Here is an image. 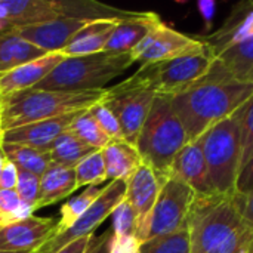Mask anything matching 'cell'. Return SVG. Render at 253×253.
<instances>
[{"mask_svg":"<svg viewBox=\"0 0 253 253\" xmlns=\"http://www.w3.org/2000/svg\"><path fill=\"white\" fill-rule=\"evenodd\" d=\"M126 197V181H110L90 209L80 216L68 230L50 237L36 253H55L74 240L93 236L95 230L113 215L114 209Z\"/></svg>","mask_w":253,"mask_h":253,"instance_id":"obj_10","label":"cell"},{"mask_svg":"<svg viewBox=\"0 0 253 253\" xmlns=\"http://www.w3.org/2000/svg\"><path fill=\"white\" fill-rule=\"evenodd\" d=\"M211 74L253 84V37L219 52Z\"/></svg>","mask_w":253,"mask_h":253,"instance_id":"obj_21","label":"cell"},{"mask_svg":"<svg viewBox=\"0 0 253 253\" xmlns=\"http://www.w3.org/2000/svg\"><path fill=\"white\" fill-rule=\"evenodd\" d=\"M169 178V176H168ZM168 178L156 173L148 165L142 163L138 170L126 181V197L136 219V239L142 243L148 236V222L157 202L162 185Z\"/></svg>","mask_w":253,"mask_h":253,"instance_id":"obj_12","label":"cell"},{"mask_svg":"<svg viewBox=\"0 0 253 253\" xmlns=\"http://www.w3.org/2000/svg\"><path fill=\"white\" fill-rule=\"evenodd\" d=\"M0 253H24V252H0ZM30 253H36V252H30Z\"/></svg>","mask_w":253,"mask_h":253,"instance_id":"obj_47","label":"cell"},{"mask_svg":"<svg viewBox=\"0 0 253 253\" xmlns=\"http://www.w3.org/2000/svg\"><path fill=\"white\" fill-rule=\"evenodd\" d=\"M252 253H253V248H252Z\"/></svg>","mask_w":253,"mask_h":253,"instance_id":"obj_48","label":"cell"},{"mask_svg":"<svg viewBox=\"0 0 253 253\" xmlns=\"http://www.w3.org/2000/svg\"><path fill=\"white\" fill-rule=\"evenodd\" d=\"M1 136H3V129H1V114H0V144H1Z\"/></svg>","mask_w":253,"mask_h":253,"instance_id":"obj_45","label":"cell"},{"mask_svg":"<svg viewBox=\"0 0 253 253\" xmlns=\"http://www.w3.org/2000/svg\"><path fill=\"white\" fill-rule=\"evenodd\" d=\"M77 190L74 169L52 163L40 176V196L37 209L55 205Z\"/></svg>","mask_w":253,"mask_h":253,"instance_id":"obj_23","label":"cell"},{"mask_svg":"<svg viewBox=\"0 0 253 253\" xmlns=\"http://www.w3.org/2000/svg\"><path fill=\"white\" fill-rule=\"evenodd\" d=\"M1 147L7 160L12 162L18 168V170H25L37 176H42L52 165L47 151H42L27 145L4 144V142H1Z\"/></svg>","mask_w":253,"mask_h":253,"instance_id":"obj_27","label":"cell"},{"mask_svg":"<svg viewBox=\"0 0 253 253\" xmlns=\"http://www.w3.org/2000/svg\"><path fill=\"white\" fill-rule=\"evenodd\" d=\"M6 162H7V157H6V154H4V151H3V147H1V144H0V175H1V172H3V168H4Z\"/></svg>","mask_w":253,"mask_h":253,"instance_id":"obj_44","label":"cell"},{"mask_svg":"<svg viewBox=\"0 0 253 253\" xmlns=\"http://www.w3.org/2000/svg\"><path fill=\"white\" fill-rule=\"evenodd\" d=\"M154 98L156 95L151 90L132 84L127 79L113 87H107L102 102L117 117L127 144L136 147Z\"/></svg>","mask_w":253,"mask_h":253,"instance_id":"obj_9","label":"cell"},{"mask_svg":"<svg viewBox=\"0 0 253 253\" xmlns=\"http://www.w3.org/2000/svg\"><path fill=\"white\" fill-rule=\"evenodd\" d=\"M105 95L107 87L79 92L28 89L0 96L1 129L4 132L30 123L86 111L102 101Z\"/></svg>","mask_w":253,"mask_h":253,"instance_id":"obj_3","label":"cell"},{"mask_svg":"<svg viewBox=\"0 0 253 253\" xmlns=\"http://www.w3.org/2000/svg\"><path fill=\"white\" fill-rule=\"evenodd\" d=\"M123 19V18H122ZM120 19H93L86 27H83L71 42L59 52L64 58L68 56H86L101 53Z\"/></svg>","mask_w":253,"mask_h":253,"instance_id":"obj_22","label":"cell"},{"mask_svg":"<svg viewBox=\"0 0 253 253\" xmlns=\"http://www.w3.org/2000/svg\"><path fill=\"white\" fill-rule=\"evenodd\" d=\"M95 151L96 150L86 145L76 135L67 130L55 139V142L52 144L47 153H49L52 163L74 169L84 157H87L89 154Z\"/></svg>","mask_w":253,"mask_h":253,"instance_id":"obj_26","label":"cell"},{"mask_svg":"<svg viewBox=\"0 0 253 253\" xmlns=\"http://www.w3.org/2000/svg\"><path fill=\"white\" fill-rule=\"evenodd\" d=\"M15 191L24 205L33 208L34 212L37 211L40 196V176L25 170H18V182Z\"/></svg>","mask_w":253,"mask_h":253,"instance_id":"obj_34","label":"cell"},{"mask_svg":"<svg viewBox=\"0 0 253 253\" xmlns=\"http://www.w3.org/2000/svg\"><path fill=\"white\" fill-rule=\"evenodd\" d=\"M248 253H251V252H248Z\"/></svg>","mask_w":253,"mask_h":253,"instance_id":"obj_49","label":"cell"},{"mask_svg":"<svg viewBox=\"0 0 253 253\" xmlns=\"http://www.w3.org/2000/svg\"><path fill=\"white\" fill-rule=\"evenodd\" d=\"M205 46L203 40L179 33L160 21L130 53L135 62L150 65L200 50Z\"/></svg>","mask_w":253,"mask_h":253,"instance_id":"obj_11","label":"cell"},{"mask_svg":"<svg viewBox=\"0 0 253 253\" xmlns=\"http://www.w3.org/2000/svg\"><path fill=\"white\" fill-rule=\"evenodd\" d=\"M104 187L99 188V187H87L86 190H83L80 194L68 199L62 206H61V215H59V219L56 221V231L53 236L56 234H61L64 233L65 230H68L80 216H83L89 209L90 206L95 203V200L101 196ZM52 236V237H53Z\"/></svg>","mask_w":253,"mask_h":253,"instance_id":"obj_28","label":"cell"},{"mask_svg":"<svg viewBox=\"0 0 253 253\" xmlns=\"http://www.w3.org/2000/svg\"><path fill=\"white\" fill-rule=\"evenodd\" d=\"M67 16L65 1L55 0H0V21L4 30L34 25Z\"/></svg>","mask_w":253,"mask_h":253,"instance_id":"obj_15","label":"cell"},{"mask_svg":"<svg viewBox=\"0 0 253 253\" xmlns=\"http://www.w3.org/2000/svg\"><path fill=\"white\" fill-rule=\"evenodd\" d=\"M169 176H173L188 187H191L199 196L212 194L209 179H208V166L203 154L202 139L188 142L175 157L170 166Z\"/></svg>","mask_w":253,"mask_h":253,"instance_id":"obj_17","label":"cell"},{"mask_svg":"<svg viewBox=\"0 0 253 253\" xmlns=\"http://www.w3.org/2000/svg\"><path fill=\"white\" fill-rule=\"evenodd\" d=\"M80 113L82 111L4 130L1 136V142L27 145L42 151H49L55 139L70 129L71 123Z\"/></svg>","mask_w":253,"mask_h":253,"instance_id":"obj_16","label":"cell"},{"mask_svg":"<svg viewBox=\"0 0 253 253\" xmlns=\"http://www.w3.org/2000/svg\"><path fill=\"white\" fill-rule=\"evenodd\" d=\"M215 53L206 44L203 49L157 64L141 65L127 80L151 90L156 96L173 98L203 82L215 65Z\"/></svg>","mask_w":253,"mask_h":253,"instance_id":"obj_7","label":"cell"},{"mask_svg":"<svg viewBox=\"0 0 253 253\" xmlns=\"http://www.w3.org/2000/svg\"><path fill=\"white\" fill-rule=\"evenodd\" d=\"M242 108L200 138L211 191L216 196H233L236 193L242 168Z\"/></svg>","mask_w":253,"mask_h":253,"instance_id":"obj_6","label":"cell"},{"mask_svg":"<svg viewBox=\"0 0 253 253\" xmlns=\"http://www.w3.org/2000/svg\"><path fill=\"white\" fill-rule=\"evenodd\" d=\"M191 253H252L253 228L233 196H199L188 221Z\"/></svg>","mask_w":253,"mask_h":253,"instance_id":"obj_2","label":"cell"},{"mask_svg":"<svg viewBox=\"0 0 253 253\" xmlns=\"http://www.w3.org/2000/svg\"><path fill=\"white\" fill-rule=\"evenodd\" d=\"M197 193L182 181L169 176L159 193L148 222V239L162 237L188 228Z\"/></svg>","mask_w":253,"mask_h":253,"instance_id":"obj_8","label":"cell"},{"mask_svg":"<svg viewBox=\"0 0 253 253\" xmlns=\"http://www.w3.org/2000/svg\"><path fill=\"white\" fill-rule=\"evenodd\" d=\"M64 59L59 52L46 53L44 56L22 64L10 71L0 74V96L22 92L36 87L50 71Z\"/></svg>","mask_w":253,"mask_h":253,"instance_id":"obj_19","label":"cell"},{"mask_svg":"<svg viewBox=\"0 0 253 253\" xmlns=\"http://www.w3.org/2000/svg\"><path fill=\"white\" fill-rule=\"evenodd\" d=\"M113 224L111 231L114 236H135L136 233V219L132 208L126 200H123L111 215Z\"/></svg>","mask_w":253,"mask_h":253,"instance_id":"obj_35","label":"cell"},{"mask_svg":"<svg viewBox=\"0 0 253 253\" xmlns=\"http://www.w3.org/2000/svg\"><path fill=\"white\" fill-rule=\"evenodd\" d=\"M141 242L136 236H114L111 237L110 253H139Z\"/></svg>","mask_w":253,"mask_h":253,"instance_id":"obj_37","label":"cell"},{"mask_svg":"<svg viewBox=\"0 0 253 253\" xmlns=\"http://www.w3.org/2000/svg\"><path fill=\"white\" fill-rule=\"evenodd\" d=\"M56 231V219L31 215L0 228V252H37Z\"/></svg>","mask_w":253,"mask_h":253,"instance_id":"obj_14","label":"cell"},{"mask_svg":"<svg viewBox=\"0 0 253 253\" xmlns=\"http://www.w3.org/2000/svg\"><path fill=\"white\" fill-rule=\"evenodd\" d=\"M4 31H6V30H4V25H3V22L0 21V34H1V33H4Z\"/></svg>","mask_w":253,"mask_h":253,"instance_id":"obj_46","label":"cell"},{"mask_svg":"<svg viewBox=\"0 0 253 253\" xmlns=\"http://www.w3.org/2000/svg\"><path fill=\"white\" fill-rule=\"evenodd\" d=\"M233 202H234L236 209L242 215V218L248 222L249 227L253 228V191L246 193V194L234 193Z\"/></svg>","mask_w":253,"mask_h":253,"instance_id":"obj_38","label":"cell"},{"mask_svg":"<svg viewBox=\"0 0 253 253\" xmlns=\"http://www.w3.org/2000/svg\"><path fill=\"white\" fill-rule=\"evenodd\" d=\"M76 182L77 190L82 187H98L99 184L107 181V170L105 163L101 151H95L84 157L76 168Z\"/></svg>","mask_w":253,"mask_h":253,"instance_id":"obj_30","label":"cell"},{"mask_svg":"<svg viewBox=\"0 0 253 253\" xmlns=\"http://www.w3.org/2000/svg\"><path fill=\"white\" fill-rule=\"evenodd\" d=\"M197 7H199V12H200V15L203 16V19L206 22V27H211V24L213 21V16H215L216 3L213 0H202V1L197 3Z\"/></svg>","mask_w":253,"mask_h":253,"instance_id":"obj_42","label":"cell"},{"mask_svg":"<svg viewBox=\"0 0 253 253\" xmlns=\"http://www.w3.org/2000/svg\"><path fill=\"white\" fill-rule=\"evenodd\" d=\"M188 144L185 129L169 96H156L139 133L136 150L142 162L163 178L169 176L172 162Z\"/></svg>","mask_w":253,"mask_h":253,"instance_id":"obj_4","label":"cell"},{"mask_svg":"<svg viewBox=\"0 0 253 253\" xmlns=\"http://www.w3.org/2000/svg\"><path fill=\"white\" fill-rule=\"evenodd\" d=\"M34 213V209L24 205L15 190H0V228L22 221Z\"/></svg>","mask_w":253,"mask_h":253,"instance_id":"obj_32","label":"cell"},{"mask_svg":"<svg viewBox=\"0 0 253 253\" xmlns=\"http://www.w3.org/2000/svg\"><path fill=\"white\" fill-rule=\"evenodd\" d=\"M135 61L132 53H95L64 58L36 87L40 90H99L123 74Z\"/></svg>","mask_w":253,"mask_h":253,"instance_id":"obj_5","label":"cell"},{"mask_svg":"<svg viewBox=\"0 0 253 253\" xmlns=\"http://www.w3.org/2000/svg\"><path fill=\"white\" fill-rule=\"evenodd\" d=\"M113 231L111 228L104 231L101 236H92L90 243L84 253H110V243H111Z\"/></svg>","mask_w":253,"mask_h":253,"instance_id":"obj_40","label":"cell"},{"mask_svg":"<svg viewBox=\"0 0 253 253\" xmlns=\"http://www.w3.org/2000/svg\"><path fill=\"white\" fill-rule=\"evenodd\" d=\"M253 96V84L209 74L191 89L170 98L188 142L233 116Z\"/></svg>","mask_w":253,"mask_h":253,"instance_id":"obj_1","label":"cell"},{"mask_svg":"<svg viewBox=\"0 0 253 253\" xmlns=\"http://www.w3.org/2000/svg\"><path fill=\"white\" fill-rule=\"evenodd\" d=\"M90 21L93 19L61 16L34 25L16 27L9 31L21 37L22 40L31 43L33 46L44 50L46 53H55L61 52L71 42V39Z\"/></svg>","mask_w":253,"mask_h":253,"instance_id":"obj_13","label":"cell"},{"mask_svg":"<svg viewBox=\"0 0 253 253\" xmlns=\"http://www.w3.org/2000/svg\"><path fill=\"white\" fill-rule=\"evenodd\" d=\"M46 52L22 40L21 37L4 31L0 34V74L10 71L22 64L44 56Z\"/></svg>","mask_w":253,"mask_h":253,"instance_id":"obj_25","label":"cell"},{"mask_svg":"<svg viewBox=\"0 0 253 253\" xmlns=\"http://www.w3.org/2000/svg\"><path fill=\"white\" fill-rule=\"evenodd\" d=\"M253 37V3H242L233 10L224 25L203 42L215 53V56L230 46L242 43Z\"/></svg>","mask_w":253,"mask_h":253,"instance_id":"obj_20","label":"cell"},{"mask_svg":"<svg viewBox=\"0 0 253 253\" xmlns=\"http://www.w3.org/2000/svg\"><path fill=\"white\" fill-rule=\"evenodd\" d=\"M89 111L93 116V119L96 120V123L99 125V127L102 129V132L111 141H125V136H123V132H122L117 117L102 101H99L92 108H89Z\"/></svg>","mask_w":253,"mask_h":253,"instance_id":"obj_33","label":"cell"},{"mask_svg":"<svg viewBox=\"0 0 253 253\" xmlns=\"http://www.w3.org/2000/svg\"><path fill=\"white\" fill-rule=\"evenodd\" d=\"M139 253H191L188 228L173 234L148 239L141 243Z\"/></svg>","mask_w":253,"mask_h":253,"instance_id":"obj_31","label":"cell"},{"mask_svg":"<svg viewBox=\"0 0 253 253\" xmlns=\"http://www.w3.org/2000/svg\"><path fill=\"white\" fill-rule=\"evenodd\" d=\"M90 239H92V236L74 240V242H71L70 245L64 246L61 251H58V252L55 253H84V251L87 249V246L90 243Z\"/></svg>","mask_w":253,"mask_h":253,"instance_id":"obj_43","label":"cell"},{"mask_svg":"<svg viewBox=\"0 0 253 253\" xmlns=\"http://www.w3.org/2000/svg\"><path fill=\"white\" fill-rule=\"evenodd\" d=\"M240 141H242V168H243V165L253 154V96L242 108Z\"/></svg>","mask_w":253,"mask_h":253,"instance_id":"obj_36","label":"cell"},{"mask_svg":"<svg viewBox=\"0 0 253 253\" xmlns=\"http://www.w3.org/2000/svg\"><path fill=\"white\" fill-rule=\"evenodd\" d=\"M251 191H253V154L240 169L236 184V193L246 194Z\"/></svg>","mask_w":253,"mask_h":253,"instance_id":"obj_39","label":"cell"},{"mask_svg":"<svg viewBox=\"0 0 253 253\" xmlns=\"http://www.w3.org/2000/svg\"><path fill=\"white\" fill-rule=\"evenodd\" d=\"M160 21L162 18L154 12H133L117 22L104 52L130 53Z\"/></svg>","mask_w":253,"mask_h":253,"instance_id":"obj_18","label":"cell"},{"mask_svg":"<svg viewBox=\"0 0 253 253\" xmlns=\"http://www.w3.org/2000/svg\"><path fill=\"white\" fill-rule=\"evenodd\" d=\"M73 135H76L80 141H83L86 145L92 147L96 151L104 150L110 142H113L99 127V125L96 123V120L93 119V116L90 114L89 110L82 111L74 122L71 123L70 129H68Z\"/></svg>","mask_w":253,"mask_h":253,"instance_id":"obj_29","label":"cell"},{"mask_svg":"<svg viewBox=\"0 0 253 253\" xmlns=\"http://www.w3.org/2000/svg\"><path fill=\"white\" fill-rule=\"evenodd\" d=\"M18 182V168L12 162H6L3 172L0 175V190H15Z\"/></svg>","mask_w":253,"mask_h":253,"instance_id":"obj_41","label":"cell"},{"mask_svg":"<svg viewBox=\"0 0 253 253\" xmlns=\"http://www.w3.org/2000/svg\"><path fill=\"white\" fill-rule=\"evenodd\" d=\"M101 153L110 181H127L144 163L136 147L126 141H113Z\"/></svg>","mask_w":253,"mask_h":253,"instance_id":"obj_24","label":"cell"}]
</instances>
